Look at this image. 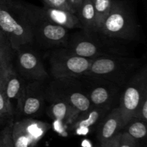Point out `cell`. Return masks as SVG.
Returning <instances> with one entry per match:
<instances>
[{
  "label": "cell",
  "mask_w": 147,
  "mask_h": 147,
  "mask_svg": "<svg viewBox=\"0 0 147 147\" xmlns=\"http://www.w3.org/2000/svg\"><path fill=\"white\" fill-rule=\"evenodd\" d=\"M27 47H23L14 52L16 54L14 68L25 81H45L49 78L48 72L40 56Z\"/></svg>",
  "instance_id": "obj_10"
},
{
  "label": "cell",
  "mask_w": 147,
  "mask_h": 147,
  "mask_svg": "<svg viewBox=\"0 0 147 147\" xmlns=\"http://www.w3.org/2000/svg\"><path fill=\"white\" fill-rule=\"evenodd\" d=\"M83 0H70V1L73 3V4L75 6V7H76L77 9H78V7H80L81 3L83 2Z\"/></svg>",
  "instance_id": "obj_30"
},
{
  "label": "cell",
  "mask_w": 147,
  "mask_h": 147,
  "mask_svg": "<svg viewBox=\"0 0 147 147\" xmlns=\"http://www.w3.org/2000/svg\"><path fill=\"white\" fill-rule=\"evenodd\" d=\"M146 123L147 122L144 121L133 118L123 127L122 131L127 133L129 136L139 142L146 138L147 134Z\"/></svg>",
  "instance_id": "obj_20"
},
{
  "label": "cell",
  "mask_w": 147,
  "mask_h": 147,
  "mask_svg": "<svg viewBox=\"0 0 147 147\" xmlns=\"http://www.w3.org/2000/svg\"><path fill=\"white\" fill-rule=\"evenodd\" d=\"M123 130L121 116L119 107L109 111L98 124L97 138L103 146Z\"/></svg>",
  "instance_id": "obj_13"
},
{
  "label": "cell",
  "mask_w": 147,
  "mask_h": 147,
  "mask_svg": "<svg viewBox=\"0 0 147 147\" xmlns=\"http://www.w3.org/2000/svg\"><path fill=\"white\" fill-rule=\"evenodd\" d=\"M37 12L48 21L59 26L67 29L81 28V24L76 14L66 10L45 7H40L35 6Z\"/></svg>",
  "instance_id": "obj_14"
},
{
  "label": "cell",
  "mask_w": 147,
  "mask_h": 147,
  "mask_svg": "<svg viewBox=\"0 0 147 147\" xmlns=\"http://www.w3.org/2000/svg\"><path fill=\"white\" fill-rule=\"evenodd\" d=\"M45 5L52 8L66 10L76 14L77 9L75 7L70 0H42Z\"/></svg>",
  "instance_id": "obj_24"
},
{
  "label": "cell",
  "mask_w": 147,
  "mask_h": 147,
  "mask_svg": "<svg viewBox=\"0 0 147 147\" xmlns=\"http://www.w3.org/2000/svg\"><path fill=\"white\" fill-rule=\"evenodd\" d=\"M81 83L92 106L111 110L117 107L122 88L107 80L83 75L77 78Z\"/></svg>",
  "instance_id": "obj_8"
},
{
  "label": "cell",
  "mask_w": 147,
  "mask_h": 147,
  "mask_svg": "<svg viewBox=\"0 0 147 147\" xmlns=\"http://www.w3.org/2000/svg\"><path fill=\"white\" fill-rule=\"evenodd\" d=\"M137 22L131 10L123 2L112 1L111 8L98 32L114 40H135L138 34Z\"/></svg>",
  "instance_id": "obj_4"
},
{
  "label": "cell",
  "mask_w": 147,
  "mask_h": 147,
  "mask_svg": "<svg viewBox=\"0 0 147 147\" xmlns=\"http://www.w3.org/2000/svg\"><path fill=\"white\" fill-rule=\"evenodd\" d=\"M147 95V68H141L123 86L119 102L123 129L134 118L142 100Z\"/></svg>",
  "instance_id": "obj_7"
},
{
  "label": "cell",
  "mask_w": 147,
  "mask_h": 147,
  "mask_svg": "<svg viewBox=\"0 0 147 147\" xmlns=\"http://www.w3.org/2000/svg\"><path fill=\"white\" fill-rule=\"evenodd\" d=\"M45 81L27 82L17 116L33 118L41 114L45 105Z\"/></svg>",
  "instance_id": "obj_11"
},
{
  "label": "cell",
  "mask_w": 147,
  "mask_h": 147,
  "mask_svg": "<svg viewBox=\"0 0 147 147\" xmlns=\"http://www.w3.org/2000/svg\"><path fill=\"white\" fill-rule=\"evenodd\" d=\"M134 118L147 122V95L139 105Z\"/></svg>",
  "instance_id": "obj_27"
},
{
  "label": "cell",
  "mask_w": 147,
  "mask_h": 147,
  "mask_svg": "<svg viewBox=\"0 0 147 147\" xmlns=\"http://www.w3.org/2000/svg\"><path fill=\"white\" fill-rule=\"evenodd\" d=\"M141 62L128 55H107L92 60L88 71L84 75L107 80L123 88L141 68Z\"/></svg>",
  "instance_id": "obj_2"
},
{
  "label": "cell",
  "mask_w": 147,
  "mask_h": 147,
  "mask_svg": "<svg viewBox=\"0 0 147 147\" xmlns=\"http://www.w3.org/2000/svg\"><path fill=\"white\" fill-rule=\"evenodd\" d=\"M65 47L80 57L88 59L107 55H127L124 47L99 32L88 33L83 30L69 37Z\"/></svg>",
  "instance_id": "obj_3"
},
{
  "label": "cell",
  "mask_w": 147,
  "mask_h": 147,
  "mask_svg": "<svg viewBox=\"0 0 147 147\" xmlns=\"http://www.w3.org/2000/svg\"><path fill=\"white\" fill-rule=\"evenodd\" d=\"M45 98L60 100L71 106L79 113L86 111L92 105L77 78H53L45 87Z\"/></svg>",
  "instance_id": "obj_5"
},
{
  "label": "cell",
  "mask_w": 147,
  "mask_h": 147,
  "mask_svg": "<svg viewBox=\"0 0 147 147\" xmlns=\"http://www.w3.org/2000/svg\"><path fill=\"white\" fill-rule=\"evenodd\" d=\"M112 1L113 0H93L98 32L105 19L109 15L111 8Z\"/></svg>",
  "instance_id": "obj_21"
},
{
  "label": "cell",
  "mask_w": 147,
  "mask_h": 147,
  "mask_svg": "<svg viewBox=\"0 0 147 147\" xmlns=\"http://www.w3.org/2000/svg\"><path fill=\"white\" fill-rule=\"evenodd\" d=\"M19 121L28 138L30 147L35 146L50 129L48 123L32 118H26Z\"/></svg>",
  "instance_id": "obj_16"
},
{
  "label": "cell",
  "mask_w": 147,
  "mask_h": 147,
  "mask_svg": "<svg viewBox=\"0 0 147 147\" xmlns=\"http://www.w3.org/2000/svg\"><path fill=\"white\" fill-rule=\"evenodd\" d=\"M31 24L34 42L43 47H65L69 37L68 30L54 24L40 15L36 10L35 5L25 3Z\"/></svg>",
  "instance_id": "obj_6"
},
{
  "label": "cell",
  "mask_w": 147,
  "mask_h": 147,
  "mask_svg": "<svg viewBox=\"0 0 147 147\" xmlns=\"http://www.w3.org/2000/svg\"><path fill=\"white\" fill-rule=\"evenodd\" d=\"M7 45H10L8 38L6 36V34L0 30V47H5Z\"/></svg>",
  "instance_id": "obj_29"
},
{
  "label": "cell",
  "mask_w": 147,
  "mask_h": 147,
  "mask_svg": "<svg viewBox=\"0 0 147 147\" xmlns=\"http://www.w3.org/2000/svg\"><path fill=\"white\" fill-rule=\"evenodd\" d=\"M0 116L8 121L14 116L12 109L4 93L2 84H0Z\"/></svg>",
  "instance_id": "obj_23"
},
{
  "label": "cell",
  "mask_w": 147,
  "mask_h": 147,
  "mask_svg": "<svg viewBox=\"0 0 147 147\" xmlns=\"http://www.w3.org/2000/svg\"><path fill=\"white\" fill-rule=\"evenodd\" d=\"M1 84L14 116H17L21 106L26 81L20 76L14 67L7 73Z\"/></svg>",
  "instance_id": "obj_12"
},
{
  "label": "cell",
  "mask_w": 147,
  "mask_h": 147,
  "mask_svg": "<svg viewBox=\"0 0 147 147\" xmlns=\"http://www.w3.org/2000/svg\"><path fill=\"white\" fill-rule=\"evenodd\" d=\"M11 136L14 147H30L28 138L19 121L12 124Z\"/></svg>",
  "instance_id": "obj_22"
},
{
  "label": "cell",
  "mask_w": 147,
  "mask_h": 147,
  "mask_svg": "<svg viewBox=\"0 0 147 147\" xmlns=\"http://www.w3.org/2000/svg\"><path fill=\"white\" fill-rule=\"evenodd\" d=\"M47 106V115L53 120L70 125L78 117L80 113L65 102L60 100H49Z\"/></svg>",
  "instance_id": "obj_15"
},
{
  "label": "cell",
  "mask_w": 147,
  "mask_h": 147,
  "mask_svg": "<svg viewBox=\"0 0 147 147\" xmlns=\"http://www.w3.org/2000/svg\"><path fill=\"white\" fill-rule=\"evenodd\" d=\"M11 122H9L0 132V147H14L11 136Z\"/></svg>",
  "instance_id": "obj_25"
},
{
  "label": "cell",
  "mask_w": 147,
  "mask_h": 147,
  "mask_svg": "<svg viewBox=\"0 0 147 147\" xmlns=\"http://www.w3.org/2000/svg\"><path fill=\"white\" fill-rule=\"evenodd\" d=\"M110 110L103 108L92 106L86 111L80 113L76 120L70 125L72 130L77 128H89L98 124L105 115Z\"/></svg>",
  "instance_id": "obj_17"
},
{
  "label": "cell",
  "mask_w": 147,
  "mask_h": 147,
  "mask_svg": "<svg viewBox=\"0 0 147 147\" xmlns=\"http://www.w3.org/2000/svg\"><path fill=\"white\" fill-rule=\"evenodd\" d=\"M14 54L11 45L0 47V84L2 83L7 73L14 67Z\"/></svg>",
  "instance_id": "obj_19"
},
{
  "label": "cell",
  "mask_w": 147,
  "mask_h": 147,
  "mask_svg": "<svg viewBox=\"0 0 147 147\" xmlns=\"http://www.w3.org/2000/svg\"><path fill=\"white\" fill-rule=\"evenodd\" d=\"M92 60L75 54L65 47L55 49L49 57L50 73L53 78H78L88 71Z\"/></svg>",
  "instance_id": "obj_9"
},
{
  "label": "cell",
  "mask_w": 147,
  "mask_h": 147,
  "mask_svg": "<svg viewBox=\"0 0 147 147\" xmlns=\"http://www.w3.org/2000/svg\"><path fill=\"white\" fill-rule=\"evenodd\" d=\"M0 30L16 50L34 42L25 3L20 0H0Z\"/></svg>",
  "instance_id": "obj_1"
},
{
  "label": "cell",
  "mask_w": 147,
  "mask_h": 147,
  "mask_svg": "<svg viewBox=\"0 0 147 147\" xmlns=\"http://www.w3.org/2000/svg\"><path fill=\"white\" fill-rule=\"evenodd\" d=\"M119 147H139V142L125 131H121L119 137Z\"/></svg>",
  "instance_id": "obj_26"
},
{
  "label": "cell",
  "mask_w": 147,
  "mask_h": 147,
  "mask_svg": "<svg viewBox=\"0 0 147 147\" xmlns=\"http://www.w3.org/2000/svg\"><path fill=\"white\" fill-rule=\"evenodd\" d=\"M6 121H7V119H4V118H3V117H1V116H0V126H1L2 123H4Z\"/></svg>",
  "instance_id": "obj_31"
},
{
  "label": "cell",
  "mask_w": 147,
  "mask_h": 147,
  "mask_svg": "<svg viewBox=\"0 0 147 147\" xmlns=\"http://www.w3.org/2000/svg\"><path fill=\"white\" fill-rule=\"evenodd\" d=\"M121 132L117 135V136H115L113 139H111L110 142H109L107 144H106L103 145V146L101 147H119V137H120Z\"/></svg>",
  "instance_id": "obj_28"
},
{
  "label": "cell",
  "mask_w": 147,
  "mask_h": 147,
  "mask_svg": "<svg viewBox=\"0 0 147 147\" xmlns=\"http://www.w3.org/2000/svg\"><path fill=\"white\" fill-rule=\"evenodd\" d=\"M76 14L83 31L88 33L98 32L93 0H83Z\"/></svg>",
  "instance_id": "obj_18"
}]
</instances>
